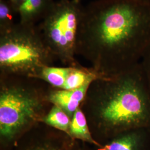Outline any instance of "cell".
Here are the masks:
<instances>
[{
	"mask_svg": "<svg viewBox=\"0 0 150 150\" xmlns=\"http://www.w3.org/2000/svg\"><path fill=\"white\" fill-rule=\"evenodd\" d=\"M150 47V1L92 0L83 6L76 53L107 76L139 64Z\"/></svg>",
	"mask_w": 150,
	"mask_h": 150,
	"instance_id": "cell-1",
	"label": "cell"
},
{
	"mask_svg": "<svg viewBox=\"0 0 150 150\" xmlns=\"http://www.w3.org/2000/svg\"><path fill=\"white\" fill-rule=\"evenodd\" d=\"M92 103L93 137L102 144L132 129H150V97L140 63L96 81Z\"/></svg>",
	"mask_w": 150,
	"mask_h": 150,
	"instance_id": "cell-2",
	"label": "cell"
},
{
	"mask_svg": "<svg viewBox=\"0 0 150 150\" xmlns=\"http://www.w3.org/2000/svg\"><path fill=\"white\" fill-rule=\"evenodd\" d=\"M54 57L38 25L18 22L11 30L0 33V68L3 72L38 77Z\"/></svg>",
	"mask_w": 150,
	"mask_h": 150,
	"instance_id": "cell-3",
	"label": "cell"
},
{
	"mask_svg": "<svg viewBox=\"0 0 150 150\" xmlns=\"http://www.w3.org/2000/svg\"><path fill=\"white\" fill-rule=\"evenodd\" d=\"M83 6L79 0L56 1L38 25L54 56L70 66H77L75 54Z\"/></svg>",
	"mask_w": 150,
	"mask_h": 150,
	"instance_id": "cell-4",
	"label": "cell"
},
{
	"mask_svg": "<svg viewBox=\"0 0 150 150\" xmlns=\"http://www.w3.org/2000/svg\"><path fill=\"white\" fill-rule=\"evenodd\" d=\"M41 109L36 97L20 88L3 89L0 95V135L3 150H12Z\"/></svg>",
	"mask_w": 150,
	"mask_h": 150,
	"instance_id": "cell-5",
	"label": "cell"
},
{
	"mask_svg": "<svg viewBox=\"0 0 150 150\" xmlns=\"http://www.w3.org/2000/svg\"><path fill=\"white\" fill-rule=\"evenodd\" d=\"M80 141L63 132H45L22 137L12 150H87Z\"/></svg>",
	"mask_w": 150,
	"mask_h": 150,
	"instance_id": "cell-6",
	"label": "cell"
},
{
	"mask_svg": "<svg viewBox=\"0 0 150 150\" xmlns=\"http://www.w3.org/2000/svg\"><path fill=\"white\" fill-rule=\"evenodd\" d=\"M95 147L96 150H150V129L128 130Z\"/></svg>",
	"mask_w": 150,
	"mask_h": 150,
	"instance_id": "cell-7",
	"label": "cell"
},
{
	"mask_svg": "<svg viewBox=\"0 0 150 150\" xmlns=\"http://www.w3.org/2000/svg\"><path fill=\"white\" fill-rule=\"evenodd\" d=\"M92 82L88 81L83 86L72 90L54 91L50 94L49 100L54 105L60 107L70 117L72 118Z\"/></svg>",
	"mask_w": 150,
	"mask_h": 150,
	"instance_id": "cell-8",
	"label": "cell"
},
{
	"mask_svg": "<svg viewBox=\"0 0 150 150\" xmlns=\"http://www.w3.org/2000/svg\"><path fill=\"white\" fill-rule=\"evenodd\" d=\"M55 2L54 0H27L18 10V22L37 25L48 13Z\"/></svg>",
	"mask_w": 150,
	"mask_h": 150,
	"instance_id": "cell-9",
	"label": "cell"
},
{
	"mask_svg": "<svg viewBox=\"0 0 150 150\" xmlns=\"http://www.w3.org/2000/svg\"><path fill=\"white\" fill-rule=\"evenodd\" d=\"M69 135L72 139L82 142L88 143L96 147L101 146L93 137L87 123L85 116L79 108L71 120Z\"/></svg>",
	"mask_w": 150,
	"mask_h": 150,
	"instance_id": "cell-10",
	"label": "cell"
},
{
	"mask_svg": "<svg viewBox=\"0 0 150 150\" xmlns=\"http://www.w3.org/2000/svg\"><path fill=\"white\" fill-rule=\"evenodd\" d=\"M74 66L54 67L46 66L41 70L38 77L47 81L52 85L62 88L70 72Z\"/></svg>",
	"mask_w": 150,
	"mask_h": 150,
	"instance_id": "cell-11",
	"label": "cell"
},
{
	"mask_svg": "<svg viewBox=\"0 0 150 150\" xmlns=\"http://www.w3.org/2000/svg\"><path fill=\"white\" fill-rule=\"evenodd\" d=\"M43 121L50 126L69 134L71 120L68 115L57 106L54 105L43 119Z\"/></svg>",
	"mask_w": 150,
	"mask_h": 150,
	"instance_id": "cell-12",
	"label": "cell"
},
{
	"mask_svg": "<svg viewBox=\"0 0 150 150\" xmlns=\"http://www.w3.org/2000/svg\"><path fill=\"white\" fill-rule=\"evenodd\" d=\"M18 11L8 0H0V33H4L14 27L17 22Z\"/></svg>",
	"mask_w": 150,
	"mask_h": 150,
	"instance_id": "cell-13",
	"label": "cell"
},
{
	"mask_svg": "<svg viewBox=\"0 0 150 150\" xmlns=\"http://www.w3.org/2000/svg\"><path fill=\"white\" fill-rule=\"evenodd\" d=\"M144 77L145 84L150 97V47L139 62Z\"/></svg>",
	"mask_w": 150,
	"mask_h": 150,
	"instance_id": "cell-14",
	"label": "cell"
},
{
	"mask_svg": "<svg viewBox=\"0 0 150 150\" xmlns=\"http://www.w3.org/2000/svg\"><path fill=\"white\" fill-rule=\"evenodd\" d=\"M18 11L27 0H8Z\"/></svg>",
	"mask_w": 150,
	"mask_h": 150,
	"instance_id": "cell-15",
	"label": "cell"
},
{
	"mask_svg": "<svg viewBox=\"0 0 150 150\" xmlns=\"http://www.w3.org/2000/svg\"><path fill=\"white\" fill-rule=\"evenodd\" d=\"M79 1H82V0H79Z\"/></svg>",
	"mask_w": 150,
	"mask_h": 150,
	"instance_id": "cell-16",
	"label": "cell"
},
{
	"mask_svg": "<svg viewBox=\"0 0 150 150\" xmlns=\"http://www.w3.org/2000/svg\"><path fill=\"white\" fill-rule=\"evenodd\" d=\"M146 1H150V0H146Z\"/></svg>",
	"mask_w": 150,
	"mask_h": 150,
	"instance_id": "cell-17",
	"label": "cell"
}]
</instances>
